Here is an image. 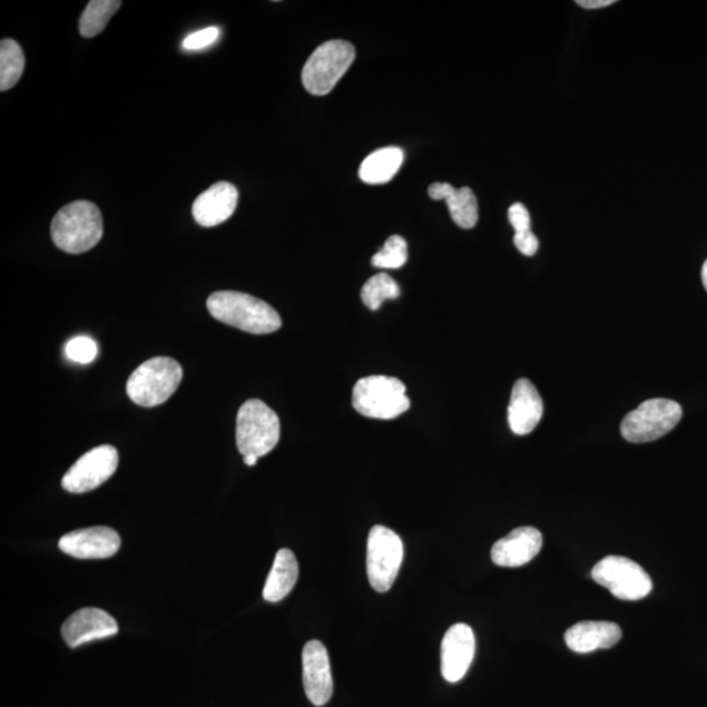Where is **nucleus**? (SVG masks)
I'll use <instances>...</instances> for the list:
<instances>
[{"label": "nucleus", "mask_w": 707, "mask_h": 707, "mask_svg": "<svg viewBox=\"0 0 707 707\" xmlns=\"http://www.w3.org/2000/svg\"><path fill=\"white\" fill-rule=\"evenodd\" d=\"M207 310L218 322L251 334L281 330L282 318L272 305L239 292H217L208 296Z\"/></svg>", "instance_id": "f257e3e1"}, {"label": "nucleus", "mask_w": 707, "mask_h": 707, "mask_svg": "<svg viewBox=\"0 0 707 707\" xmlns=\"http://www.w3.org/2000/svg\"><path fill=\"white\" fill-rule=\"evenodd\" d=\"M102 217L99 207L88 200L66 205L51 222V237L57 247L70 255L91 251L101 240Z\"/></svg>", "instance_id": "f03ea898"}, {"label": "nucleus", "mask_w": 707, "mask_h": 707, "mask_svg": "<svg viewBox=\"0 0 707 707\" xmlns=\"http://www.w3.org/2000/svg\"><path fill=\"white\" fill-rule=\"evenodd\" d=\"M180 363L168 356H156L141 363L126 384L128 396L139 406L154 407L166 403L181 384Z\"/></svg>", "instance_id": "7ed1b4c3"}, {"label": "nucleus", "mask_w": 707, "mask_h": 707, "mask_svg": "<svg viewBox=\"0 0 707 707\" xmlns=\"http://www.w3.org/2000/svg\"><path fill=\"white\" fill-rule=\"evenodd\" d=\"M279 438L281 422L273 409L257 399L242 405L236 419V444L244 458L267 455Z\"/></svg>", "instance_id": "20e7f679"}, {"label": "nucleus", "mask_w": 707, "mask_h": 707, "mask_svg": "<svg viewBox=\"0 0 707 707\" xmlns=\"http://www.w3.org/2000/svg\"><path fill=\"white\" fill-rule=\"evenodd\" d=\"M353 406L369 419L394 420L411 407L406 386L396 377L374 375L361 379L353 390Z\"/></svg>", "instance_id": "39448f33"}, {"label": "nucleus", "mask_w": 707, "mask_h": 707, "mask_svg": "<svg viewBox=\"0 0 707 707\" xmlns=\"http://www.w3.org/2000/svg\"><path fill=\"white\" fill-rule=\"evenodd\" d=\"M355 59V48L344 40L327 41L314 51L304 65L302 81L311 95L330 94L345 76Z\"/></svg>", "instance_id": "423d86ee"}, {"label": "nucleus", "mask_w": 707, "mask_h": 707, "mask_svg": "<svg viewBox=\"0 0 707 707\" xmlns=\"http://www.w3.org/2000/svg\"><path fill=\"white\" fill-rule=\"evenodd\" d=\"M683 416V409L676 401L651 399L645 401L636 411L625 416L621 434L630 443L657 441L672 431Z\"/></svg>", "instance_id": "0eeeda50"}, {"label": "nucleus", "mask_w": 707, "mask_h": 707, "mask_svg": "<svg viewBox=\"0 0 707 707\" xmlns=\"http://www.w3.org/2000/svg\"><path fill=\"white\" fill-rule=\"evenodd\" d=\"M595 582L608 588L615 598L637 601L647 597L652 590V580L641 564L627 557L608 556L593 566L591 571Z\"/></svg>", "instance_id": "6e6552de"}, {"label": "nucleus", "mask_w": 707, "mask_h": 707, "mask_svg": "<svg viewBox=\"0 0 707 707\" xmlns=\"http://www.w3.org/2000/svg\"><path fill=\"white\" fill-rule=\"evenodd\" d=\"M404 560L403 540L384 526H375L367 541V576L376 592H386L396 580Z\"/></svg>", "instance_id": "1a4fd4ad"}, {"label": "nucleus", "mask_w": 707, "mask_h": 707, "mask_svg": "<svg viewBox=\"0 0 707 707\" xmlns=\"http://www.w3.org/2000/svg\"><path fill=\"white\" fill-rule=\"evenodd\" d=\"M118 467L115 446L99 445L85 453L63 475L62 488L69 493L84 494L107 482Z\"/></svg>", "instance_id": "9d476101"}, {"label": "nucleus", "mask_w": 707, "mask_h": 707, "mask_svg": "<svg viewBox=\"0 0 707 707\" xmlns=\"http://www.w3.org/2000/svg\"><path fill=\"white\" fill-rule=\"evenodd\" d=\"M59 549L79 560H104L114 557L121 548V538L114 528L91 527L62 536Z\"/></svg>", "instance_id": "9b49d317"}, {"label": "nucleus", "mask_w": 707, "mask_h": 707, "mask_svg": "<svg viewBox=\"0 0 707 707\" xmlns=\"http://www.w3.org/2000/svg\"><path fill=\"white\" fill-rule=\"evenodd\" d=\"M302 659L305 695L315 706H324L333 696L330 655L325 646L314 639L304 646Z\"/></svg>", "instance_id": "f8f14e48"}, {"label": "nucleus", "mask_w": 707, "mask_h": 707, "mask_svg": "<svg viewBox=\"0 0 707 707\" xmlns=\"http://www.w3.org/2000/svg\"><path fill=\"white\" fill-rule=\"evenodd\" d=\"M65 642L77 649L87 642L114 637L118 632V625L114 617L100 608H81L62 625Z\"/></svg>", "instance_id": "ddd939ff"}, {"label": "nucleus", "mask_w": 707, "mask_h": 707, "mask_svg": "<svg viewBox=\"0 0 707 707\" xmlns=\"http://www.w3.org/2000/svg\"><path fill=\"white\" fill-rule=\"evenodd\" d=\"M475 651L473 630L467 623L453 625L442 641V675L449 683H458L471 667Z\"/></svg>", "instance_id": "4468645a"}, {"label": "nucleus", "mask_w": 707, "mask_h": 707, "mask_svg": "<svg viewBox=\"0 0 707 707\" xmlns=\"http://www.w3.org/2000/svg\"><path fill=\"white\" fill-rule=\"evenodd\" d=\"M237 203L239 192L235 185L226 181L214 184L193 204V218L199 226L217 227L233 217Z\"/></svg>", "instance_id": "2eb2a0df"}, {"label": "nucleus", "mask_w": 707, "mask_h": 707, "mask_svg": "<svg viewBox=\"0 0 707 707\" xmlns=\"http://www.w3.org/2000/svg\"><path fill=\"white\" fill-rule=\"evenodd\" d=\"M542 534L534 527H520L498 540L491 549V560L501 568H519L540 553Z\"/></svg>", "instance_id": "dca6fc26"}, {"label": "nucleus", "mask_w": 707, "mask_h": 707, "mask_svg": "<svg viewBox=\"0 0 707 707\" xmlns=\"http://www.w3.org/2000/svg\"><path fill=\"white\" fill-rule=\"evenodd\" d=\"M544 414V403L538 389L527 379H519L513 385L509 405V424L513 434L523 436L532 433Z\"/></svg>", "instance_id": "f3484780"}, {"label": "nucleus", "mask_w": 707, "mask_h": 707, "mask_svg": "<svg viewBox=\"0 0 707 707\" xmlns=\"http://www.w3.org/2000/svg\"><path fill=\"white\" fill-rule=\"evenodd\" d=\"M619 625L609 621H582L566 631L564 641L569 649L578 654H590L599 649H610L621 641Z\"/></svg>", "instance_id": "a211bd4d"}, {"label": "nucleus", "mask_w": 707, "mask_h": 707, "mask_svg": "<svg viewBox=\"0 0 707 707\" xmlns=\"http://www.w3.org/2000/svg\"><path fill=\"white\" fill-rule=\"evenodd\" d=\"M297 577H300V564L292 550H278L269 577L266 579L264 599L269 602L285 599L293 591Z\"/></svg>", "instance_id": "6ab92c4d"}, {"label": "nucleus", "mask_w": 707, "mask_h": 707, "mask_svg": "<svg viewBox=\"0 0 707 707\" xmlns=\"http://www.w3.org/2000/svg\"><path fill=\"white\" fill-rule=\"evenodd\" d=\"M404 163V151L399 147H384L367 156L360 168L363 183L385 184L392 180Z\"/></svg>", "instance_id": "aec40b11"}, {"label": "nucleus", "mask_w": 707, "mask_h": 707, "mask_svg": "<svg viewBox=\"0 0 707 707\" xmlns=\"http://www.w3.org/2000/svg\"><path fill=\"white\" fill-rule=\"evenodd\" d=\"M26 69V56L20 45L11 39L0 42V91H9L19 84Z\"/></svg>", "instance_id": "412c9836"}, {"label": "nucleus", "mask_w": 707, "mask_h": 707, "mask_svg": "<svg viewBox=\"0 0 707 707\" xmlns=\"http://www.w3.org/2000/svg\"><path fill=\"white\" fill-rule=\"evenodd\" d=\"M120 0H92L81 13L79 32L86 39H94L108 26L111 17L121 9Z\"/></svg>", "instance_id": "4be33fe9"}, {"label": "nucleus", "mask_w": 707, "mask_h": 707, "mask_svg": "<svg viewBox=\"0 0 707 707\" xmlns=\"http://www.w3.org/2000/svg\"><path fill=\"white\" fill-rule=\"evenodd\" d=\"M451 218L460 228L471 229L479 222V203L471 188H460L453 190L452 195L445 199Z\"/></svg>", "instance_id": "5701e85b"}, {"label": "nucleus", "mask_w": 707, "mask_h": 707, "mask_svg": "<svg viewBox=\"0 0 707 707\" xmlns=\"http://www.w3.org/2000/svg\"><path fill=\"white\" fill-rule=\"evenodd\" d=\"M400 286L391 275L379 273L371 277L362 287V301L371 311H377L386 300H397Z\"/></svg>", "instance_id": "b1692460"}, {"label": "nucleus", "mask_w": 707, "mask_h": 707, "mask_svg": "<svg viewBox=\"0 0 707 707\" xmlns=\"http://www.w3.org/2000/svg\"><path fill=\"white\" fill-rule=\"evenodd\" d=\"M407 262V244L404 237L393 235L384 247L372 257V265L379 269H400Z\"/></svg>", "instance_id": "393cba45"}, {"label": "nucleus", "mask_w": 707, "mask_h": 707, "mask_svg": "<svg viewBox=\"0 0 707 707\" xmlns=\"http://www.w3.org/2000/svg\"><path fill=\"white\" fill-rule=\"evenodd\" d=\"M65 353L71 362L88 364L96 360L99 347L92 338L79 336L67 342Z\"/></svg>", "instance_id": "a878e982"}, {"label": "nucleus", "mask_w": 707, "mask_h": 707, "mask_svg": "<svg viewBox=\"0 0 707 707\" xmlns=\"http://www.w3.org/2000/svg\"><path fill=\"white\" fill-rule=\"evenodd\" d=\"M220 29L217 27H208L205 29H200V31L195 32L186 37L183 42V48L185 50H200L207 47H210L215 41L219 39Z\"/></svg>", "instance_id": "bb28decb"}, {"label": "nucleus", "mask_w": 707, "mask_h": 707, "mask_svg": "<svg viewBox=\"0 0 707 707\" xmlns=\"http://www.w3.org/2000/svg\"><path fill=\"white\" fill-rule=\"evenodd\" d=\"M509 220L515 234L531 230V217L523 204H513L509 208Z\"/></svg>", "instance_id": "cd10ccee"}, {"label": "nucleus", "mask_w": 707, "mask_h": 707, "mask_svg": "<svg viewBox=\"0 0 707 707\" xmlns=\"http://www.w3.org/2000/svg\"><path fill=\"white\" fill-rule=\"evenodd\" d=\"M513 244H515L518 251L527 257L534 256L539 251V240L532 230L515 234V236H513Z\"/></svg>", "instance_id": "c85d7f7f"}, {"label": "nucleus", "mask_w": 707, "mask_h": 707, "mask_svg": "<svg viewBox=\"0 0 707 707\" xmlns=\"http://www.w3.org/2000/svg\"><path fill=\"white\" fill-rule=\"evenodd\" d=\"M455 189L449 183H434L430 185L429 196L435 200H445Z\"/></svg>", "instance_id": "c756f323"}, {"label": "nucleus", "mask_w": 707, "mask_h": 707, "mask_svg": "<svg viewBox=\"0 0 707 707\" xmlns=\"http://www.w3.org/2000/svg\"><path fill=\"white\" fill-rule=\"evenodd\" d=\"M616 0H577V4L586 10L605 9L610 4H615Z\"/></svg>", "instance_id": "7c9ffc66"}, {"label": "nucleus", "mask_w": 707, "mask_h": 707, "mask_svg": "<svg viewBox=\"0 0 707 707\" xmlns=\"http://www.w3.org/2000/svg\"><path fill=\"white\" fill-rule=\"evenodd\" d=\"M258 458L256 456H245L244 464L248 467H255L257 464Z\"/></svg>", "instance_id": "2f4dec72"}, {"label": "nucleus", "mask_w": 707, "mask_h": 707, "mask_svg": "<svg viewBox=\"0 0 707 707\" xmlns=\"http://www.w3.org/2000/svg\"><path fill=\"white\" fill-rule=\"evenodd\" d=\"M703 282H704V286H705L706 292H707V259H706V263L704 264V267H703Z\"/></svg>", "instance_id": "473e14b6"}]
</instances>
